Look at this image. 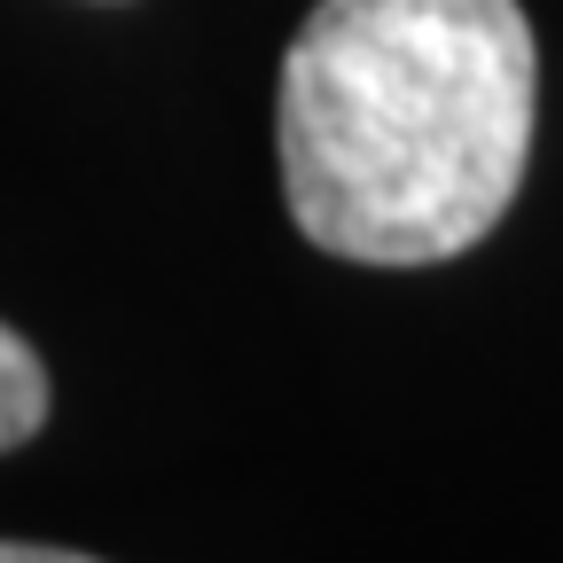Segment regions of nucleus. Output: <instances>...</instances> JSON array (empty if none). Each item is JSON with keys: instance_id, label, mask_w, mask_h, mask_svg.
I'll return each instance as SVG.
<instances>
[{"instance_id": "nucleus-1", "label": "nucleus", "mask_w": 563, "mask_h": 563, "mask_svg": "<svg viewBox=\"0 0 563 563\" xmlns=\"http://www.w3.org/2000/svg\"><path fill=\"white\" fill-rule=\"evenodd\" d=\"M517 0H321L282 55V196L313 251L439 266L501 228L532 150Z\"/></svg>"}, {"instance_id": "nucleus-2", "label": "nucleus", "mask_w": 563, "mask_h": 563, "mask_svg": "<svg viewBox=\"0 0 563 563\" xmlns=\"http://www.w3.org/2000/svg\"><path fill=\"white\" fill-rule=\"evenodd\" d=\"M40 422H47V368H40V352L0 321V454L32 446Z\"/></svg>"}, {"instance_id": "nucleus-3", "label": "nucleus", "mask_w": 563, "mask_h": 563, "mask_svg": "<svg viewBox=\"0 0 563 563\" xmlns=\"http://www.w3.org/2000/svg\"><path fill=\"white\" fill-rule=\"evenodd\" d=\"M0 563H102V555H79V548H40V540H0Z\"/></svg>"}]
</instances>
